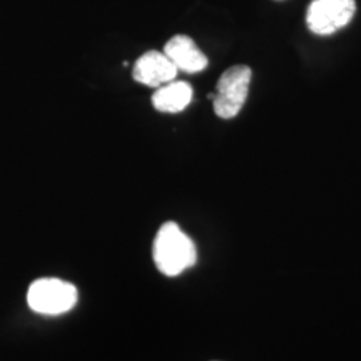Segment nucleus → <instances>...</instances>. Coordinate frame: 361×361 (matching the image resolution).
Listing matches in <instances>:
<instances>
[{"instance_id":"obj_3","label":"nucleus","mask_w":361,"mask_h":361,"mask_svg":"<svg viewBox=\"0 0 361 361\" xmlns=\"http://www.w3.org/2000/svg\"><path fill=\"white\" fill-rule=\"evenodd\" d=\"M77 288L59 279H39L28 288L27 302L40 314H62L75 307Z\"/></svg>"},{"instance_id":"obj_5","label":"nucleus","mask_w":361,"mask_h":361,"mask_svg":"<svg viewBox=\"0 0 361 361\" xmlns=\"http://www.w3.org/2000/svg\"><path fill=\"white\" fill-rule=\"evenodd\" d=\"M177 74V67L171 63L168 56L164 52L154 50L141 55L133 68L134 80L154 89L174 80Z\"/></svg>"},{"instance_id":"obj_1","label":"nucleus","mask_w":361,"mask_h":361,"mask_svg":"<svg viewBox=\"0 0 361 361\" xmlns=\"http://www.w3.org/2000/svg\"><path fill=\"white\" fill-rule=\"evenodd\" d=\"M153 258L158 271L174 277L197 262V247L193 240L182 232L176 222H165L157 233Z\"/></svg>"},{"instance_id":"obj_7","label":"nucleus","mask_w":361,"mask_h":361,"mask_svg":"<svg viewBox=\"0 0 361 361\" xmlns=\"http://www.w3.org/2000/svg\"><path fill=\"white\" fill-rule=\"evenodd\" d=\"M192 98L193 89L189 83L171 80L157 89L152 97V104L161 113H180L190 104Z\"/></svg>"},{"instance_id":"obj_2","label":"nucleus","mask_w":361,"mask_h":361,"mask_svg":"<svg viewBox=\"0 0 361 361\" xmlns=\"http://www.w3.org/2000/svg\"><path fill=\"white\" fill-rule=\"evenodd\" d=\"M252 80V70L247 66H233L217 82L216 92L207 95L213 101L214 113L222 119H231L244 107Z\"/></svg>"},{"instance_id":"obj_4","label":"nucleus","mask_w":361,"mask_h":361,"mask_svg":"<svg viewBox=\"0 0 361 361\" xmlns=\"http://www.w3.org/2000/svg\"><path fill=\"white\" fill-rule=\"evenodd\" d=\"M355 11V0H312L307 11V25L313 34L331 35L347 26Z\"/></svg>"},{"instance_id":"obj_6","label":"nucleus","mask_w":361,"mask_h":361,"mask_svg":"<svg viewBox=\"0 0 361 361\" xmlns=\"http://www.w3.org/2000/svg\"><path fill=\"white\" fill-rule=\"evenodd\" d=\"M164 54L177 67L178 71L195 74L205 70L207 55L200 50L193 39L186 35H176L165 44Z\"/></svg>"}]
</instances>
